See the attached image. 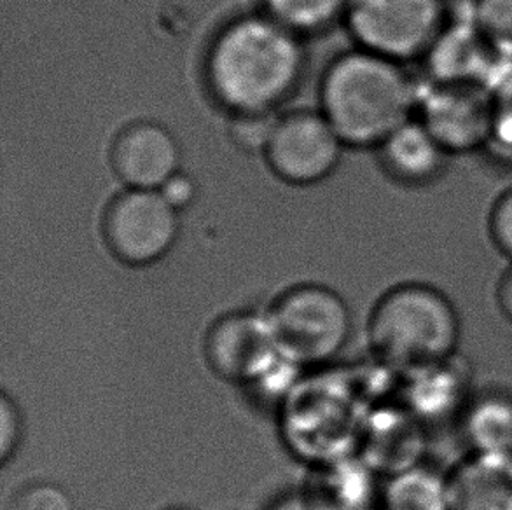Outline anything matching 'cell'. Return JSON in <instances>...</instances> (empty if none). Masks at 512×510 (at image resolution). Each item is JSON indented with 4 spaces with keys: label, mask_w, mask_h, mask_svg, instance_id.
<instances>
[{
    "label": "cell",
    "mask_w": 512,
    "mask_h": 510,
    "mask_svg": "<svg viewBox=\"0 0 512 510\" xmlns=\"http://www.w3.org/2000/svg\"><path fill=\"white\" fill-rule=\"evenodd\" d=\"M488 236L493 247L512 262V186L493 201L488 214Z\"/></svg>",
    "instance_id": "22"
},
{
    "label": "cell",
    "mask_w": 512,
    "mask_h": 510,
    "mask_svg": "<svg viewBox=\"0 0 512 510\" xmlns=\"http://www.w3.org/2000/svg\"><path fill=\"white\" fill-rule=\"evenodd\" d=\"M495 301L502 317L512 324V262H509L506 271L500 276L497 290H495Z\"/></svg>",
    "instance_id": "25"
},
{
    "label": "cell",
    "mask_w": 512,
    "mask_h": 510,
    "mask_svg": "<svg viewBox=\"0 0 512 510\" xmlns=\"http://www.w3.org/2000/svg\"><path fill=\"white\" fill-rule=\"evenodd\" d=\"M160 193L177 212H180L193 205L198 187H196V180L191 179L187 173L177 172L172 179H168L163 184Z\"/></svg>",
    "instance_id": "24"
},
{
    "label": "cell",
    "mask_w": 512,
    "mask_h": 510,
    "mask_svg": "<svg viewBox=\"0 0 512 510\" xmlns=\"http://www.w3.org/2000/svg\"><path fill=\"white\" fill-rule=\"evenodd\" d=\"M205 359L221 380L240 385L264 380L282 360L266 317L245 311L219 318L210 327Z\"/></svg>",
    "instance_id": "9"
},
{
    "label": "cell",
    "mask_w": 512,
    "mask_h": 510,
    "mask_svg": "<svg viewBox=\"0 0 512 510\" xmlns=\"http://www.w3.org/2000/svg\"><path fill=\"white\" fill-rule=\"evenodd\" d=\"M278 355L296 366H315L334 359L352 334V311L329 287L305 283L287 290L268 315Z\"/></svg>",
    "instance_id": "4"
},
{
    "label": "cell",
    "mask_w": 512,
    "mask_h": 510,
    "mask_svg": "<svg viewBox=\"0 0 512 510\" xmlns=\"http://www.w3.org/2000/svg\"><path fill=\"white\" fill-rule=\"evenodd\" d=\"M278 119L280 116L277 112L233 114L229 125V137L242 151L266 154L271 138L277 130Z\"/></svg>",
    "instance_id": "19"
},
{
    "label": "cell",
    "mask_w": 512,
    "mask_h": 510,
    "mask_svg": "<svg viewBox=\"0 0 512 510\" xmlns=\"http://www.w3.org/2000/svg\"><path fill=\"white\" fill-rule=\"evenodd\" d=\"M374 151L388 179L406 189L436 186L453 161L418 118L409 119Z\"/></svg>",
    "instance_id": "12"
},
{
    "label": "cell",
    "mask_w": 512,
    "mask_h": 510,
    "mask_svg": "<svg viewBox=\"0 0 512 510\" xmlns=\"http://www.w3.org/2000/svg\"><path fill=\"white\" fill-rule=\"evenodd\" d=\"M493 142L490 149H500L512 156V69L492 90Z\"/></svg>",
    "instance_id": "20"
},
{
    "label": "cell",
    "mask_w": 512,
    "mask_h": 510,
    "mask_svg": "<svg viewBox=\"0 0 512 510\" xmlns=\"http://www.w3.org/2000/svg\"><path fill=\"white\" fill-rule=\"evenodd\" d=\"M23 435L20 409L13 399L2 393L0 397V462L6 463L16 453Z\"/></svg>",
    "instance_id": "23"
},
{
    "label": "cell",
    "mask_w": 512,
    "mask_h": 510,
    "mask_svg": "<svg viewBox=\"0 0 512 510\" xmlns=\"http://www.w3.org/2000/svg\"><path fill=\"white\" fill-rule=\"evenodd\" d=\"M303 37L264 11L226 21L210 39L203 79L231 114L277 112L305 76Z\"/></svg>",
    "instance_id": "1"
},
{
    "label": "cell",
    "mask_w": 512,
    "mask_h": 510,
    "mask_svg": "<svg viewBox=\"0 0 512 510\" xmlns=\"http://www.w3.org/2000/svg\"><path fill=\"white\" fill-rule=\"evenodd\" d=\"M406 374L408 409L422 423L460 418L471 402V369L458 353Z\"/></svg>",
    "instance_id": "13"
},
{
    "label": "cell",
    "mask_w": 512,
    "mask_h": 510,
    "mask_svg": "<svg viewBox=\"0 0 512 510\" xmlns=\"http://www.w3.org/2000/svg\"><path fill=\"white\" fill-rule=\"evenodd\" d=\"M425 81L472 84L493 90L512 63L492 48L469 14H453L448 27L422 62Z\"/></svg>",
    "instance_id": "10"
},
{
    "label": "cell",
    "mask_w": 512,
    "mask_h": 510,
    "mask_svg": "<svg viewBox=\"0 0 512 510\" xmlns=\"http://www.w3.org/2000/svg\"><path fill=\"white\" fill-rule=\"evenodd\" d=\"M170 510H191V509H182V507H179V509H170Z\"/></svg>",
    "instance_id": "26"
},
{
    "label": "cell",
    "mask_w": 512,
    "mask_h": 510,
    "mask_svg": "<svg viewBox=\"0 0 512 510\" xmlns=\"http://www.w3.org/2000/svg\"><path fill=\"white\" fill-rule=\"evenodd\" d=\"M385 510H450L446 474L416 465L394 474L381 495Z\"/></svg>",
    "instance_id": "16"
},
{
    "label": "cell",
    "mask_w": 512,
    "mask_h": 510,
    "mask_svg": "<svg viewBox=\"0 0 512 510\" xmlns=\"http://www.w3.org/2000/svg\"><path fill=\"white\" fill-rule=\"evenodd\" d=\"M446 481L450 510H512V455L469 453Z\"/></svg>",
    "instance_id": "14"
},
{
    "label": "cell",
    "mask_w": 512,
    "mask_h": 510,
    "mask_svg": "<svg viewBox=\"0 0 512 510\" xmlns=\"http://www.w3.org/2000/svg\"><path fill=\"white\" fill-rule=\"evenodd\" d=\"M467 14L492 48L512 63V0H471Z\"/></svg>",
    "instance_id": "18"
},
{
    "label": "cell",
    "mask_w": 512,
    "mask_h": 510,
    "mask_svg": "<svg viewBox=\"0 0 512 510\" xmlns=\"http://www.w3.org/2000/svg\"><path fill=\"white\" fill-rule=\"evenodd\" d=\"M345 147L322 112H291L278 119L266 159L278 179L313 186L333 175Z\"/></svg>",
    "instance_id": "8"
},
{
    "label": "cell",
    "mask_w": 512,
    "mask_h": 510,
    "mask_svg": "<svg viewBox=\"0 0 512 510\" xmlns=\"http://www.w3.org/2000/svg\"><path fill=\"white\" fill-rule=\"evenodd\" d=\"M416 118L453 159L492 147V90L483 86L423 79Z\"/></svg>",
    "instance_id": "7"
},
{
    "label": "cell",
    "mask_w": 512,
    "mask_h": 510,
    "mask_svg": "<svg viewBox=\"0 0 512 510\" xmlns=\"http://www.w3.org/2000/svg\"><path fill=\"white\" fill-rule=\"evenodd\" d=\"M469 453L512 455V395L490 390L472 397L460 416Z\"/></svg>",
    "instance_id": "15"
},
{
    "label": "cell",
    "mask_w": 512,
    "mask_h": 510,
    "mask_svg": "<svg viewBox=\"0 0 512 510\" xmlns=\"http://www.w3.org/2000/svg\"><path fill=\"white\" fill-rule=\"evenodd\" d=\"M111 163L128 189L160 191L180 172V147L165 126L139 121L126 126L112 144Z\"/></svg>",
    "instance_id": "11"
},
{
    "label": "cell",
    "mask_w": 512,
    "mask_h": 510,
    "mask_svg": "<svg viewBox=\"0 0 512 510\" xmlns=\"http://www.w3.org/2000/svg\"><path fill=\"white\" fill-rule=\"evenodd\" d=\"M450 0H352L345 23L357 48L422 63L453 18Z\"/></svg>",
    "instance_id": "5"
},
{
    "label": "cell",
    "mask_w": 512,
    "mask_h": 510,
    "mask_svg": "<svg viewBox=\"0 0 512 510\" xmlns=\"http://www.w3.org/2000/svg\"><path fill=\"white\" fill-rule=\"evenodd\" d=\"M460 338L457 306L429 283H401L388 290L369 317L376 359L402 374L457 355Z\"/></svg>",
    "instance_id": "3"
},
{
    "label": "cell",
    "mask_w": 512,
    "mask_h": 510,
    "mask_svg": "<svg viewBox=\"0 0 512 510\" xmlns=\"http://www.w3.org/2000/svg\"><path fill=\"white\" fill-rule=\"evenodd\" d=\"M352 0H261L264 13L299 37L320 34L345 21Z\"/></svg>",
    "instance_id": "17"
},
{
    "label": "cell",
    "mask_w": 512,
    "mask_h": 510,
    "mask_svg": "<svg viewBox=\"0 0 512 510\" xmlns=\"http://www.w3.org/2000/svg\"><path fill=\"white\" fill-rule=\"evenodd\" d=\"M418 98L406 65L360 48L336 56L320 83V112L352 149H378L416 118Z\"/></svg>",
    "instance_id": "2"
},
{
    "label": "cell",
    "mask_w": 512,
    "mask_h": 510,
    "mask_svg": "<svg viewBox=\"0 0 512 510\" xmlns=\"http://www.w3.org/2000/svg\"><path fill=\"white\" fill-rule=\"evenodd\" d=\"M179 214L160 191L126 189L105 210L107 247L128 266L154 264L177 242Z\"/></svg>",
    "instance_id": "6"
},
{
    "label": "cell",
    "mask_w": 512,
    "mask_h": 510,
    "mask_svg": "<svg viewBox=\"0 0 512 510\" xmlns=\"http://www.w3.org/2000/svg\"><path fill=\"white\" fill-rule=\"evenodd\" d=\"M9 510H74V502L60 486L37 483L18 491Z\"/></svg>",
    "instance_id": "21"
}]
</instances>
